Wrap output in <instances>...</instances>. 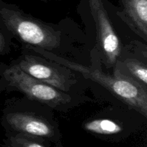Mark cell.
I'll use <instances>...</instances> for the list:
<instances>
[{
    "label": "cell",
    "mask_w": 147,
    "mask_h": 147,
    "mask_svg": "<svg viewBox=\"0 0 147 147\" xmlns=\"http://www.w3.org/2000/svg\"><path fill=\"white\" fill-rule=\"evenodd\" d=\"M4 77L9 85L27 98L53 109L63 107L72 101L70 96L65 92L29 76L15 65L6 69Z\"/></svg>",
    "instance_id": "3957f363"
},
{
    "label": "cell",
    "mask_w": 147,
    "mask_h": 147,
    "mask_svg": "<svg viewBox=\"0 0 147 147\" xmlns=\"http://www.w3.org/2000/svg\"><path fill=\"white\" fill-rule=\"evenodd\" d=\"M86 1L96 23L98 46L103 62L108 67H114L119 60L121 45L109 20L104 0H86Z\"/></svg>",
    "instance_id": "277c9868"
},
{
    "label": "cell",
    "mask_w": 147,
    "mask_h": 147,
    "mask_svg": "<svg viewBox=\"0 0 147 147\" xmlns=\"http://www.w3.org/2000/svg\"><path fill=\"white\" fill-rule=\"evenodd\" d=\"M114 70L147 88L146 65L137 59L129 58L123 62L118 60L114 65Z\"/></svg>",
    "instance_id": "ba28073f"
},
{
    "label": "cell",
    "mask_w": 147,
    "mask_h": 147,
    "mask_svg": "<svg viewBox=\"0 0 147 147\" xmlns=\"http://www.w3.org/2000/svg\"><path fill=\"white\" fill-rule=\"evenodd\" d=\"M7 49V43L2 33L0 32V54H4Z\"/></svg>",
    "instance_id": "8fae6325"
},
{
    "label": "cell",
    "mask_w": 147,
    "mask_h": 147,
    "mask_svg": "<svg viewBox=\"0 0 147 147\" xmlns=\"http://www.w3.org/2000/svg\"><path fill=\"white\" fill-rule=\"evenodd\" d=\"M116 14L144 40H147V0H118Z\"/></svg>",
    "instance_id": "52a82bcc"
},
{
    "label": "cell",
    "mask_w": 147,
    "mask_h": 147,
    "mask_svg": "<svg viewBox=\"0 0 147 147\" xmlns=\"http://www.w3.org/2000/svg\"><path fill=\"white\" fill-rule=\"evenodd\" d=\"M15 65L29 76L65 93L76 83L68 68L37 56L26 55Z\"/></svg>",
    "instance_id": "5b68a950"
},
{
    "label": "cell",
    "mask_w": 147,
    "mask_h": 147,
    "mask_svg": "<svg viewBox=\"0 0 147 147\" xmlns=\"http://www.w3.org/2000/svg\"><path fill=\"white\" fill-rule=\"evenodd\" d=\"M5 121L16 133L30 135L57 143L60 140L59 131L53 122L43 116L30 112L7 113Z\"/></svg>",
    "instance_id": "8992f818"
},
{
    "label": "cell",
    "mask_w": 147,
    "mask_h": 147,
    "mask_svg": "<svg viewBox=\"0 0 147 147\" xmlns=\"http://www.w3.org/2000/svg\"><path fill=\"white\" fill-rule=\"evenodd\" d=\"M44 139L30 135L17 133L11 135L5 140L6 147H45Z\"/></svg>",
    "instance_id": "30bf717a"
},
{
    "label": "cell",
    "mask_w": 147,
    "mask_h": 147,
    "mask_svg": "<svg viewBox=\"0 0 147 147\" xmlns=\"http://www.w3.org/2000/svg\"><path fill=\"white\" fill-rule=\"evenodd\" d=\"M87 131L100 135H113L121 133L123 128L120 124L110 119H94L83 124Z\"/></svg>",
    "instance_id": "9c48e42d"
},
{
    "label": "cell",
    "mask_w": 147,
    "mask_h": 147,
    "mask_svg": "<svg viewBox=\"0 0 147 147\" xmlns=\"http://www.w3.org/2000/svg\"><path fill=\"white\" fill-rule=\"evenodd\" d=\"M26 46L27 48L38 53L45 58L67 67L69 70L78 72L86 78L98 83L115 97L146 118L147 88L140 83L123 76L116 70H114L113 75H109L98 69L66 60L50 51L29 45H26Z\"/></svg>",
    "instance_id": "6da1fadb"
},
{
    "label": "cell",
    "mask_w": 147,
    "mask_h": 147,
    "mask_svg": "<svg viewBox=\"0 0 147 147\" xmlns=\"http://www.w3.org/2000/svg\"><path fill=\"white\" fill-rule=\"evenodd\" d=\"M0 19L6 29L25 45L47 51L55 50L60 47V31L24 14L16 6L0 1Z\"/></svg>",
    "instance_id": "7a4b0ae2"
}]
</instances>
